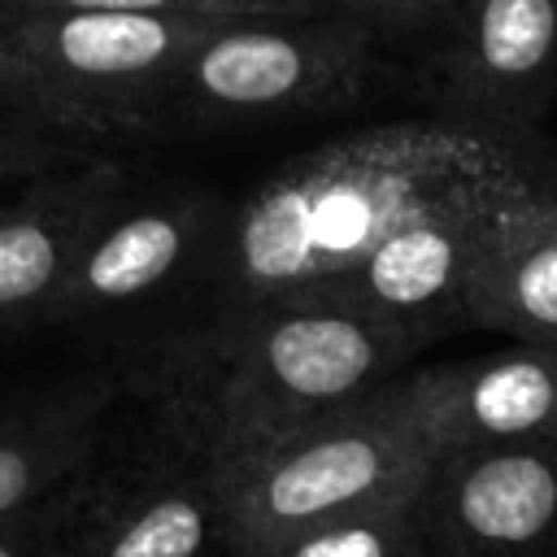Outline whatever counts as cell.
Listing matches in <instances>:
<instances>
[{"mask_svg":"<svg viewBox=\"0 0 557 557\" xmlns=\"http://www.w3.org/2000/svg\"><path fill=\"white\" fill-rule=\"evenodd\" d=\"M213 231V205L200 196H165L144 205L122 196L83 239L44 322L57 326L144 300L170 283Z\"/></svg>","mask_w":557,"mask_h":557,"instance_id":"cell-12","label":"cell"},{"mask_svg":"<svg viewBox=\"0 0 557 557\" xmlns=\"http://www.w3.org/2000/svg\"><path fill=\"white\" fill-rule=\"evenodd\" d=\"M405 396L431 457L557 431V348L518 339L405 374Z\"/></svg>","mask_w":557,"mask_h":557,"instance_id":"cell-10","label":"cell"},{"mask_svg":"<svg viewBox=\"0 0 557 557\" xmlns=\"http://www.w3.org/2000/svg\"><path fill=\"white\" fill-rule=\"evenodd\" d=\"M61 557H231L209 466L165 426L144 457L83 474Z\"/></svg>","mask_w":557,"mask_h":557,"instance_id":"cell-8","label":"cell"},{"mask_svg":"<svg viewBox=\"0 0 557 557\" xmlns=\"http://www.w3.org/2000/svg\"><path fill=\"white\" fill-rule=\"evenodd\" d=\"M466 326L557 348V191L496 231L466 292Z\"/></svg>","mask_w":557,"mask_h":557,"instance_id":"cell-13","label":"cell"},{"mask_svg":"<svg viewBox=\"0 0 557 557\" xmlns=\"http://www.w3.org/2000/svg\"><path fill=\"white\" fill-rule=\"evenodd\" d=\"M87 466L74 470L70 479H61L57 487L30 496L26 505L0 513V557H61L65 553V535L74 522V505H78Z\"/></svg>","mask_w":557,"mask_h":557,"instance_id":"cell-15","label":"cell"},{"mask_svg":"<svg viewBox=\"0 0 557 557\" xmlns=\"http://www.w3.org/2000/svg\"><path fill=\"white\" fill-rule=\"evenodd\" d=\"M200 17L104 9H0V109L74 139L148 131Z\"/></svg>","mask_w":557,"mask_h":557,"instance_id":"cell-4","label":"cell"},{"mask_svg":"<svg viewBox=\"0 0 557 557\" xmlns=\"http://www.w3.org/2000/svg\"><path fill=\"white\" fill-rule=\"evenodd\" d=\"M78 157H87V139L30 126V122L0 109V187L4 183H26V178H35L44 170H57V165H70Z\"/></svg>","mask_w":557,"mask_h":557,"instance_id":"cell-17","label":"cell"},{"mask_svg":"<svg viewBox=\"0 0 557 557\" xmlns=\"http://www.w3.org/2000/svg\"><path fill=\"white\" fill-rule=\"evenodd\" d=\"M413 352L339 305L226 309L178 335L152 366L161 426L218 470L374 392Z\"/></svg>","mask_w":557,"mask_h":557,"instance_id":"cell-2","label":"cell"},{"mask_svg":"<svg viewBox=\"0 0 557 557\" xmlns=\"http://www.w3.org/2000/svg\"><path fill=\"white\" fill-rule=\"evenodd\" d=\"M413 496L313 522V527L292 531L252 557H426Z\"/></svg>","mask_w":557,"mask_h":557,"instance_id":"cell-14","label":"cell"},{"mask_svg":"<svg viewBox=\"0 0 557 557\" xmlns=\"http://www.w3.org/2000/svg\"><path fill=\"white\" fill-rule=\"evenodd\" d=\"M379 39L366 22L300 9L213 22L165 74L148 131L283 122L370 91Z\"/></svg>","mask_w":557,"mask_h":557,"instance_id":"cell-5","label":"cell"},{"mask_svg":"<svg viewBox=\"0 0 557 557\" xmlns=\"http://www.w3.org/2000/svg\"><path fill=\"white\" fill-rule=\"evenodd\" d=\"M309 4L366 22L374 35H426L448 9V0H309Z\"/></svg>","mask_w":557,"mask_h":557,"instance_id":"cell-18","label":"cell"},{"mask_svg":"<svg viewBox=\"0 0 557 557\" xmlns=\"http://www.w3.org/2000/svg\"><path fill=\"white\" fill-rule=\"evenodd\" d=\"M122 200V165L78 157L0 200V331L44 322L91 226Z\"/></svg>","mask_w":557,"mask_h":557,"instance_id":"cell-11","label":"cell"},{"mask_svg":"<svg viewBox=\"0 0 557 557\" xmlns=\"http://www.w3.org/2000/svg\"><path fill=\"white\" fill-rule=\"evenodd\" d=\"M0 9H104V13H165V17H257V13H300L309 0H0Z\"/></svg>","mask_w":557,"mask_h":557,"instance_id":"cell-16","label":"cell"},{"mask_svg":"<svg viewBox=\"0 0 557 557\" xmlns=\"http://www.w3.org/2000/svg\"><path fill=\"white\" fill-rule=\"evenodd\" d=\"M522 183H535L522 157L466 122H396L300 152L218 226L213 313L300 305L400 226Z\"/></svg>","mask_w":557,"mask_h":557,"instance_id":"cell-1","label":"cell"},{"mask_svg":"<svg viewBox=\"0 0 557 557\" xmlns=\"http://www.w3.org/2000/svg\"><path fill=\"white\" fill-rule=\"evenodd\" d=\"M544 191L548 187L535 178L435 209L387 235L357 270L326 283L300 305H339L422 348L426 339L466 326V292L487 244L513 213L535 205Z\"/></svg>","mask_w":557,"mask_h":557,"instance_id":"cell-6","label":"cell"},{"mask_svg":"<svg viewBox=\"0 0 557 557\" xmlns=\"http://www.w3.org/2000/svg\"><path fill=\"white\" fill-rule=\"evenodd\" d=\"M413 513L426 557H557V431L435 457Z\"/></svg>","mask_w":557,"mask_h":557,"instance_id":"cell-7","label":"cell"},{"mask_svg":"<svg viewBox=\"0 0 557 557\" xmlns=\"http://www.w3.org/2000/svg\"><path fill=\"white\" fill-rule=\"evenodd\" d=\"M431 461L405 374H392L374 392L209 474L231 557H252L313 522L413 496Z\"/></svg>","mask_w":557,"mask_h":557,"instance_id":"cell-3","label":"cell"},{"mask_svg":"<svg viewBox=\"0 0 557 557\" xmlns=\"http://www.w3.org/2000/svg\"><path fill=\"white\" fill-rule=\"evenodd\" d=\"M426 35L435 91L466 126L505 139L557 87V0H448Z\"/></svg>","mask_w":557,"mask_h":557,"instance_id":"cell-9","label":"cell"}]
</instances>
